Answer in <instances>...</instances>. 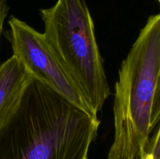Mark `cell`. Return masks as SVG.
Listing matches in <instances>:
<instances>
[{"instance_id":"1","label":"cell","mask_w":160,"mask_h":159,"mask_svg":"<svg viewBox=\"0 0 160 159\" xmlns=\"http://www.w3.org/2000/svg\"><path fill=\"white\" fill-rule=\"evenodd\" d=\"M100 121L32 76L0 129V159H88Z\"/></svg>"},{"instance_id":"2","label":"cell","mask_w":160,"mask_h":159,"mask_svg":"<svg viewBox=\"0 0 160 159\" xmlns=\"http://www.w3.org/2000/svg\"><path fill=\"white\" fill-rule=\"evenodd\" d=\"M114 140L108 159H141L160 118V15L149 17L115 86Z\"/></svg>"},{"instance_id":"3","label":"cell","mask_w":160,"mask_h":159,"mask_svg":"<svg viewBox=\"0 0 160 159\" xmlns=\"http://www.w3.org/2000/svg\"><path fill=\"white\" fill-rule=\"evenodd\" d=\"M40 11L52 51L98 115L110 91L85 0H58Z\"/></svg>"},{"instance_id":"4","label":"cell","mask_w":160,"mask_h":159,"mask_svg":"<svg viewBox=\"0 0 160 159\" xmlns=\"http://www.w3.org/2000/svg\"><path fill=\"white\" fill-rule=\"evenodd\" d=\"M9 26L12 55L31 76L89 115L98 116L58 62L44 34L14 17Z\"/></svg>"},{"instance_id":"5","label":"cell","mask_w":160,"mask_h":159,"mask_svg":"<svg viewBox=\"0 0 160 159\" xmlns=\"http://www.w3.org/2000/svg\"><path fill=\"white\" fill-rule=\"evenodd\" d=\"M31 78V73L14 55L0 65V129L18 107Z\"/></svg>"},{"instance_id":"6","label":"cell","mask_w":160,"mask_h":159,"mask_svg":"<svg viewBox=\"0 0 160 159\" xmlns=\"http://www.w3.org/2000/svg\"><path fill=\"white\" fill-rule=\"evenodd\" d=\"M159 136L160 130L158 126L154 136L150 137L145 153L141 159H159Z\"/></svg>"},{"instance_id":"7","label":"cell","mask_w":160,"mask_h":159,"mask_svg":"<svg viewBox=\"0 0 160 159\" xmlns=\"http://www.w3.org/2000/svg\"><path fill=\"white\" fill-rule=\"evenodd\" d=\"M8 12L7 0H0V38L3 30V23Z\"/></svg>"}]
</instances>
